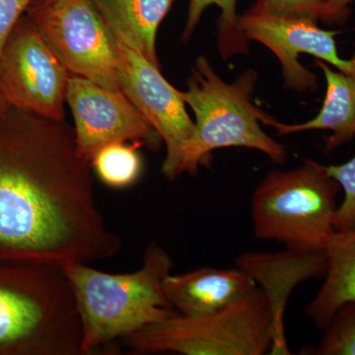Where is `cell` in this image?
Wrapping results in <instances>:
<instances>
[{
    "label": "cell",
    "mask_w": 355,
    "mask_h": 355,
    "mask_svg": "<svg viewBox=\"0 0 355 355\" xmlns=\"http://www.w3.org/2000/svg\"><path fill=\"white\" fill-rule=\"evenodd\" d=\"M121 249L73 130L10 107L0 116V261L65 266L109 260Z\"/></svg>",
    "instance_id": "1"
},
{
    "label": "cell",
    "mask_w": 355,
    "mask_h": 355,
    "mask_svg": "<svg viewBox=\"0 0 355 355\" xmlns=\"http://www.w3.org/2000/svg\"><path fill=\"white\" fill-rule=\"evenodd\" d=\"M0 355H84L64 266L0 261Z\"/></svg>",
    "instance_id": "2"
},
{
    "label": "cell",
    "mask_w": 355,
    "mask_h": 355,
    "mask_svg": "<svg viewBox=\"0 0 355 355\" xmlns=\"http://www.w3.org/2000/svg\"><path fill=\"white\" fill-rule=\"evenodd\" d=\"M87 265L64 266L80 318L84 355L176 314L163 291L174 263L157 243H149L137 272L107 273Z\"/></svg>",
    "instance_id": "3"
},
{
    "label": "cell",
    "mask_w": 355,
    "mask_h": 355,
    "mask_svg": "<svg viewBox=\"0 0 355 355\" xmlns=\"http://www.w3.org/2000/svg\"><path fill=\"white\" fill-rule=\"evenodd\" d=\"M258 74L244 72L233 83L217 76L207 58L196 60L188 90L182 91L184 103L196 116L195 133L184 156L182 174H197L198 167L214 150L245 147L266 154L277 164L286 159V147L263 130L270 116L252 102Z\"/></svg>",
    "instance_id": "4"
},
{
    "label": "cell",
    "mask_w": 355,
    "mask_h": 355,
    "mask_svg": "<svg viewBox=\"0 0 355 355\" xmlns=\"http://www.w3.org/2000/svg\"><path fill=\"white\" fill-rule=\"evenodd\" d=\"M340 190L327 166L316 161L306 160L288 171L268 172L252 198L254 236L293 251L324 253L336 232Z\"/></svg>",
    "instance_id": "5"
},
{
    "label": "cell",
    "mask_w": 355,
    "mask_h": 355,
    "mask_svg": "<svg viewBox=\"0 0 355 355\" xmlns=\"http://www.w3.org/2000/svg\"><path fill=\"white\" fill-rule=\"evenodd\" d=\"M275 338L270 302L257 287L235 304L202 317L173 316L128 338L139 354L175 352L184 355H263Z\"/></svg>",
    "instance_id": "6"
},
{
    "label": "cell",
    "mask_w": 355,
    "mask_h": 355,
    "mask_svg": "<svg viewBox=\"0 0 355 355\" xmlns=\"http://www.w3.org/2000/svg\"><path fill=\"white\" fill-rule=\"evenodd\" d=\"M26 14L71 76L121 90L116 42L90 0L31 3Z\"/></svg>",
    "instance_id": "7"
},
{
    "label": "cell",
    "mask_w": 355,
    "mask_h": 355,
    "mask_svg": "<svg viewBox=\"0 0 355 355\" xmlns=\"http://www.w3.org/2000/svg\"><path fill=\"white\" fill-rule=\"evenodd\" d=\"M71 74L24 14L0 57V87L11 108L64 121Z\"/></svg>",
    "instance_id": "8"
},
{
    "label": "cell",
    "mask_w": 355,
    "mask_h": 355,
    "mask_svg": "<svg viewBox=\"0 0 355 355\" xmlns=\"http://www.w3.org/2000/svg\"><path fill=\"white\" fill-rule=\"evenodd\" d=\"M114 42L120 60L121 91L164 142L166 157L162 173L168 180L174 181L182 174L187 149L195 133V121L187 112L182 91L166 80L160 67L119 40L114 39Z\"/></svg>",
    "instance_id": "9"
},
{
    "label": "cell",
    "mask_w": 355,
    "mask_h": 355,
    "mask_svg": "<svg viewBox=\"0 0 355 355\" xmlns=\"http://www.w3.org/2000/svg\"><path fill=\"white\" fill-rule=\"evenodd\" d=\"M67 103L73 114L74 137L81 157L116 142H140L159 150L163 140L155 128L121 90H109L83 77H69Z\"/></svg>",
    "instance_id": "10"
},
{
    "label": "cell",
    "mask_w": 355,
    "mask_h": 355,
    "mask_svg": "<svg viewBox=\"0 0 355 355\" xmlns=\"http://www.w3.org/2000/svg\"><path fill=\"white\" fill-rule=\"evenodd\" d=\"M239 22L248 41L265 44L279 58L287 88L317 90V76L299 62L301 53L313 55L340 71L355 72V58L347 60L338 55L335 40L338 32L322 29L316 20L248 10L239 16Z\"/></svg>",
    "instance_id": "11"
},
{
    "label": "cell",
    "mask_w": 355,
    "mask_h": 355,
    "mask_svg": "<svg viewBox=\"0 0 355 355\" xmlns=\"http://www.w3.org/2000/svg\"><path fill=\"white\" fill-rule=\"evenodd\" d=\"M237 268L261 286L272 313L275 338L270 354H291L284 333L287 301L296 286L306 280L324 277L326 253H304L286 249L279 253L250 252L238 257Z\"/></svg>",
    "instance_id": "12"
},
{
    "label": "cell",
    "mask_w": 355,
    "mask_h": 355,
    "mask_svg": "<svg viewBox=\"0 0 355 355\" xmlns=\"http://www.w3.org/2000/svg\"><path fill=\"white\" fill-rule=\"evenodd\" d=\"M241 268H202L182 275L169 273L163 291L177 314L202 317L235 304L257 288Z\"/></svg>",
    "instance_id": "13"
},
{
    "label": "cell",
    "mask_w": 355,
    "mask_h": 355,
    "mask_svg": "<svg viewBox=\"0 0 355 355\" xmlns=\"http://www.w3.org/2000/svg\"><path fill=\"white\" fill-rule=\"evenodd\" d=\"M316 65L324 72L327 83L326 97L317 116L306 123L294 125L270 118L266 125L275 128L279 135L306 130H331V135L326 139V149L331 151L355 137V72L334 70L321 60H316Z\"/></svg>",
    "instance_id": "14"
},
{
    "label": "cell",
    "mask_w": 355,
    "mask_h": 355,
    "mask_svg": "<svg viewBox=\"0 0 355 355\" xmlns=\"http://www.w3.org/2000/svg\"><path fill=\"white\" fill-rule=\"evenodd\" d=\"M114 39L159 64L156 36L174 0H90Z\"/></svg>",
    "instance_id": "15"
},
{
    "label": "cell",
    "mask_w": 355,
    "mask_h": 355,
    "mask_svg": "<svg viewBox=\"0 0 355 355\" xmlns=\"http://www.w3.org/2000/svg\"><path fill=\"white\" fill-rule=\"evenodd\" d=\"M324 253L328 266L323 286L306 307V315L320 330L342 306L355 303V227L336 231Z\"/></svg>",
    "instance_id": "16"
},
{
    "label": "cell",
    "mask_w": 355,
    "mask_h": 355,
    "mask_svg": "<svg viewBox=\"0 0 355 355\" xmlns=\"http://www.w3.org/2000/svg\"><path fill=\"white\" fill-rule=\"evenodd\" d=\"M216 6L220 9L218 20L217 44L219 53L224 60H228L237 53H248V40L240 25L237 14V0H190L183 41L190 40L193 30L200 22L202 15L209 6Z\"/></svg>",
    "instance_id": "17"
},
{
    "label": "cell",
    "mask_w": 355,
    "mask_h": 355,
    "mask_svg": "<svg viewBox=\"0 0 355 355\" xmlns=\"http://www.w3.org/2000/svg\"><path fill=\"white\" fill-rule=\"evenodd\" d=\"M140 142H116L103 147L91 160V167L101 182L113 189H125L137 183L142 172L137 148Z\"/></svg>",
    "instance_id": "18"
},
{
    "label": "cell",
    "mask_w": 355,
    "mask_h": 355,
    "mask_svg": "<svg viewBox=\"0 0 355 355\" xmlns=\"http://www.w3.org/2000/svg\"><path fill=\"white\" fill-rule=\"evenodd\" d=\"M324 330L323 338L313 354L355 355V303L342 306Z\"/></svg>",
    "instance_id": "19"
},
{
    "label": "cell",
    "mask_w": 355,
    "mask_h": 355,
    "mask_svg": "<svg viewBox=\"0 0 355 355\" xmlns=\"http://www.w3.org/2000/svg\"><path fill=\"white\" fill-rule=\"evenodd\" d=\"M328 172L342 187L345 198L336 210V231L355 227V156L340 165L327 166Z\"/></svg>",
    "instance_id": "20"
},
{
    "label": "cell",
    "mask_w": 355,
    "mask_h": 355,
    "mask_svg": "<svg viewBox=\"0 0 355 355\" xmlns=\"http://www.w3.org/2000/svg\"><path fill=\"white\" fill-rule=\"evenodd\" d=\"M327 0H257L250 10L257 13L323 21Z\"/></svg>",
    "instance_id": "21"
},
{
    "label": "cell",
    "mask_w": 355,
    "mask_h": 355,
    "mask_svg": "<svg viewBox=\"0 0 355 355\" xmlns=\"http://www.w3.org/2000/svg\"><path fill=\"white\" fill-rule=\"evenodd\" d=\"M33 0H0V57L14 27Z\"/></svg>",
    "instance_id": "22"
},
{
    "label": "cell",
    "mask_w": 355,
    "mask_h": 355,
    "mask_svg": "<svg viewBox=\"0 0 355 355\" xmlns=\"http://www.w3.org/2000/svg\"><path fill=\"white\" fill-rule=\"evenodd\" d=\"M352 0H327L324 4V22H340L347 17Z\"/></svg>",
    "instance_id": "23"
},
{
    "label": "cell",
    "mask_w": 355,
    "mask_h": 355,
    "mask_svg": "<svg viewBox=\"0 0 355 355\" xmlns=\"http://www.w3.org/2000/svg\"><path fill=\"white\" fill-rule=\"evenodd\" d=\"M9 108H10V106H9L8 103H7L3 92H2L1 87H0V116L6 114L7 110Z\"/></svg>",
    "instance_id": "24"
},
{
    "label": "cell",
    "mask_w": 355,
    "mask_h": 355,
    "mask_svg": "<svg viewBox=\"0 0 355 355\" xmlns=\"http://www.w3.org/2000/svg\"><path fill=\"white\" fill-rule=\"evenodd\" d=\"M53 1V0H33L32 3L37 4V3H46V2H51Z\"/></svg>",
    "instance_id": "25"
}]
</instances>
